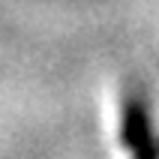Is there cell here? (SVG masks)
<instances>
[{
    "mask_svg": "<svg viewBox=\"0 0 159 159\" xmlns=\"http://www.w3.org/2000/svg\"><path fill=\"white\" fill-rule=\"evenodd\" d=\"M123 147L129 153H135L138 159H153L159 153V147L153 144L150 135V117H147V105L138 96H126L123 99Z\"/></svg>",
    "mask_w": 159,
    "mask_h": 159,
    "instance_id": "cell-1",
    "label": "cell"
}]
</instances>
